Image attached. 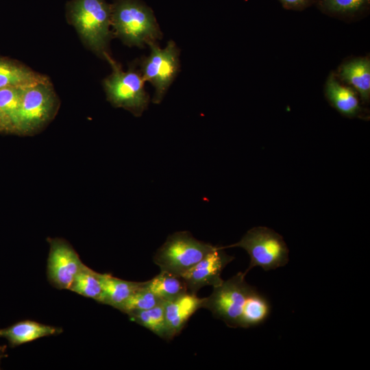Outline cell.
<instances>
[{
  "mask_svg": "<svg viewBox=\"0 0 370 370\" xmlns=\"http://www.w3.org/2000/svg\"><path fill=\"white\" fill-rule=\"evenodd\" d=\"M113 35L129 47L140 48L162 38L152 10L139 0H118L111 6Z\"/></svg>",
  "mask_w": 370,
  "mask_h": 370,
  "instance_id": "obj_1",
  "label": "cell"
},
{
  "mask_svg": "<svg viewBox=\"0 0 370 370\" xmlns=\"http://www.w3.org/2000/svg\"><path fill=\"white\" fill-rule=\"evenodd\" d=\"M69 19L87 48L103 59L110 54L111 6L105 0H75Z\"/></svg>",
  "mask_w": 370,
  "mask_h": 370,
  "instance_id": "obj_2",
  "label": "cell"
},
{
  "mask_svg": "<svg viewBox=\"0 0 370 370\" xmlns=\"http://www.w3.org/2000/svg\"><path fill=\"white\" fill-rule=\"evenodd\" d=\"M105 59L112 67L111 74L103 80L108 101L115 108H122L140 116L149 102L140 70L133 65L123 71L110 54H106Z\"/></svg>",
  "mask_w": 370,
  "mask_h": 370,
  "instance_id": "obj_3",
  "label": "cell"
},
{
  "mask_svg": "<svg viewBox=\"0 0 370 370\" xmlns=\"http://www.w3.org/2000/svg\"><path fill=\"white\" fill-rule=\"evenodd\" d=\"M60 104L59 97L48 78L25 87L17 134L33 136L41 132L54 119Z\"/></svg>",
  "mask_w": 370,
  "mask_h": 370,
  "instance_id": "obj_4",
  "label": "cell"
},
{
  "mask_svg": "<svg viewBox=\"0 0 370 370\" xmlns=\"http://www.w3.org/2000/svg\"><path fill=\"white\" fill-rule=\"evenodd\" d=\"M236 247L244 249L250 257L245 275L257 266L269 271L284 267L288 262L289 250L282 236L266 227H253L236 243L221 247Z\"/></svg>",
  "mask_w": 370,
  "mask_h": 370,
  "instance_id": "obj_5",
  "label": "cell"
},
{
  "mask_svg": "<svg viewBox=\"0 0 370 370\" xmlns=\"http://www.w3.org/2000/svg\"><path fill=\"white\" fill-rule=\"evenodd\" d=\"M215 246L195 238L186 231L168 236L153 256L160 271L181 276L199 262Z\"/></svg>",
  "mask_w": 370,
  "mask_h": 370,
  "instance_id": "obj_6",
  "label": "cell"
},
{
  "mask_svg": "<svg viewBox=\"0 0 370 370\" xmlns=\"http://www.w3.org/2000/svg\"><path fill=\"white\" fill-rule=\"evenodd\" d=\"M244 273L235 275L213 287L210 296L204 297L203 307L214 317L223 321L231 328L240 327L243 306L247 297L256 289L247 284Z\"/></svg>",
  "mask_w": 370,
  "mask_h": 370,
  "instance_id": "obj_7",
  "label": "cell"
},
{
  "mask_svg": "<svg viewBox=\"0 0 370 370\" xmlns=\"http://www.w3.org/2000/svg\"><path fill=\"white\" fill-rule=\"evenodd\" d=\"M150 53L141 58L139 70L145 81L149 82L155 88L153 103H160L168 88L180 71V50L175 43L170 40L164 49L156 42L147 44Z\"/></svg>",
  "mask_w": 370,
  "mask_h": 370,
  "instance_id": "obj_8",
  "label": "cell"
},
{
  "mask_svg": "<svg viewBox=\"0 0 370 370\" xmlns=\"http://www.w3.org/2000/svg\"><path fill=\"white\" fill-rule=\"evenodd\" d=\"M49 253L47 259V278L52 286L69 290L84 263L73 247L64 239H47Z\"/></svg>",
  "mask_w": 370,
  "mask_h": 370,
  "instance_id": "obj_9",
  "label": "cell"
},
{
  "mask_svg": "<svg viewBox=\"0 0 370 370\" xmlns=\"http://www.w3.org/2000/svg\"><path fill=\"white\" fill-rule=\"evenodd\" d=\"M234 257L227 255L221 247H216L199 262L184 273L181 277L188 292L197 295L202 287L221 284L223 280L221 274L225 266Z\"/></svg>",
  "mask_w": 370,
  "mask_h": 370,
  "instance_id": "obj_10",
  "label": "cell"
},
{
  "mask_svg": "<svg viewBox=\"0 0 370 370\" xmlns=\"http://www.w3.org/2000/svg\"><path fill=\"white\" fill-rule=\"evenodd\" d=\"M204 298L190 292L164 301V316L171 339L179 334L188 319L203 307Z\"/></svg>",
  "mask_w": 370,
  "mask_h": 370,
  "instance_id": "obj_11",
  "label": "cell"
},
{
  "mask_svg": "<svg viewBox=\"0 0 370 370\" xmlns=\"http://www.w3.org/2000/svg\"><path fill=\"white\" fill-rule=\"evenodd\" d=\"M62 329L31 320L17 322L5 328H0V337L5 338L10 346L16 347L40 338L57 335Z\"/></svg>",
  "mask_w": 370,
  "mask_h": 370,
  "instance_id": "obj_12",
  "label": "cell"
},
{
  "mask_svg": "<svg viewBox=\"0 0 370 370\" xmlns=\"http://www.w3.org/2000/svg\"><path fill=\"white\" fill-rule=\"evenodd\" d=\"M102 294L99 303L119 307L134 292L140 288L143 282L122 280L110 273H99Z\"/></svg>",
  "mask_w": 370,
  "mask_h": 370,
  "instance_id": "obj_13",
  "label": "cell"
},
{
  "mask_svg": "<svg viewBox=\"0 0 370 370\" xmlns=\"http://www.w3.org/2000/svg\"><path fill=\"white\" fill-rule=\"evenodd\" d=\"M47 78L23 64L0 57V89L8 86H29Z\"/></svg>",
  "mask_w": 370,
  "mask_h": 370,
  "instance_id": "obj_14",
  "label": "cell"
},
{
  "mask_svg": "<svg viewBox=\"0 0 370 370\" xmlns=\"http://www.w3.org/2000/svg\"><path fill=\"white\" fill-rule=\"evenodd\" d=\"M325 90L328 101L341 114L354 117L359 114V100L353 88L341 84L331 75L328 78Z\"/></svg>",
  "mask_w": 370,
  "mask_h": 370,
  "instance_id": "obj_15",
  "label": "cell"
},
{
  "mask_svg": "<svg viewBox=\"0 0 370 370\" xmlns=\"http://www.w3.org/2000/svg\"><path fill=\"white\" fill-rule=\"evenodd\" d=\"M341 79L352 86L364 101L370 97V61L357 58L343 64L338 72Z\"/></svg>",
  "mask_w": 370,
  "mask_h": 370,
  "instance_id": "obj_16",
  "label": "cell"
},
{
  "mask_svg": "<svg viewBox=\"0 0 370 370\" xmlns=\"http://www.w3.org/2000/svg\"><path fill=\"white\" fill-rule=\"evenodd\" d=\"M25 87L8 86L0 89V112L9 134H17L19 112Z\"/></svg>",
  "mask_w": 370,
  "mask_h": 370,
  "instance_id": "obj_17",
  "label": "cell"
},
{
  "mask_svg": "<svg viewBox=\"0 0 370 370\" xmlns=\"http://www.w3.org/2000/svg\"><path fill=\"white\" fill-rule=\"evenodd\" d=\"M144 286L164 301L188 292L187 286L181 276L162 271L150 280L145 282Z\"/></svg>",
  "mask_w": 370,
  "mask_h": 370,
  "instance_id": "obj_18",
  "label": "cell"
},
{
  "mask_svg": "<svg viewBox=\"0 0 370 370\" xmlns=\"http://www.w3.org/2000/svg\"><path fill=\"white\" fill-rule=\"evenodd\" d=\"M130 319L164 340H171L164 316V301L149 309L127 314Z\"/></svg>",
  "mask_w": 370,
  "mask_h": 370,
  "instance_id": "obj_19",
  "label": "cell"
},
{
  "mask_svg": "<svg viewBox=\"0 0 370 370\" xmlns=\"http://www.w3.org/2000/svg\"><path fill=\"white\" fill-rule=\"evenodd\" d=\"M271 312V306L268 300L257 290L246 299L243 306L240 327L247 328L263 323Z\"/></svg>",
  "mask_w": 370,
  "mask_h": 370,
  "instance_id": "obj_20",
  "label": "cell"
},
{
  "mask_svg": "<svg viewBox=\"0 0 370 370\" xmlns=\"http://www.w3.org/2000/svg\"><path fill=\"white\" fill-rule=\"evenodd\" d=\"M69 290L99 302L102 294L99 273L84 264Z\"/></svg>",
  "mask_w": 370,
  "mask_h": 370,
  "instance_id": "obj_21",
  "label": "cell"
},
{
  "mask_svg": "<svg viewBox=\"0 0 370 370\" xmlns=\"http://www.w3.org/2000/svg\"><path fill=\"white\" fill-rule=\"evenodd\" d=\"M143 286L130 295L118 308L119 310L128 314L131 312L144 310L153 308L162 302Z\"/></svg>",
  "mask_w": 370,
  "mask_h": 370,
  "instance_id": "obj_22",
  "label": "cell"
},
{
  "mask_svg": "<svg viewBox=\"0 0 370 370\" xmlns=\"http://www.w3.org/2000/svg\"><path fill=\"white\" fill-rule=\"evenodd\" d=\"M369 0H323V7L335 13H352L363 8Z\"/></svg>",
  "mask_w": 370,
  "mask_h": 370,
  "instance_id": "obj_23",
  "label": "cell"
},
{
  "mask_svg": "<svg viewBox=\"0 0 370 370\" xmlns=\"http://www.w3.org/2000/svg\"><path fill=\"white\" fill-rule=\"evenodd\" d=\"M283 6L288 9H299L305 7L308 0H279Z\"/></svg>",
  "mask_w": 370,
  "mask_h": 370,
  "instance_id": "obj_24",
  "label": "cell"
},
{
  "mask_svg": "<svg viewBox=\"0 0 370 370\" xmlns=\"http://www.w3.org/2000/svg\"><path fill=\"white\" fill-rule=\"evenodd\" d=\"M0 132L8 133L7 127L0 112Z\"/></svg>",
  "mask_w": 370,
  "mask_h": 370,
  "instance_id": "obj_25",
  "label": "cell"
},
{
  "mask_svg": "<svg viewBox=\"0 0 370 370\" xmlns=\"http://www.w3.org/2000/svg\"><path fill=\"white\" fill-rule=\"evenodd\" d=\"M5 350H6V346L5 345L0 346V363H1V360L3 358L7 357L8 356L7 354H5Z\"/></svg>",
  "mask_w": 370,
  "mask_h": 370,
  "instance_id": "obj_26",
  "label": "cell"
}]
</instances>
